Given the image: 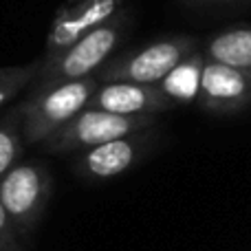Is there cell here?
<instances>
[{
  "label": "cell",
  "instance_id": "cell-1",
  "mask_svg": "<svg viewBox=\"0 0 251 251\" xmlns=\"http://www.w3.org/2000/svg\"><path fill=\"white\" fill-rule=\"evenodd\" d=\"M97 86L100 79L95 75L49 86H31V93L18 104L25 143L42 146L51 134H55L62 126L86 108Z\"/></svg>",
  "mask_w": 251,
  "mask_h": 251
},
{
  "label": "cell",
  "instance_id": "cell-2",
  "mask_svg": "<svg viewBox=\"0 0 251 251\" xmlns=\"http://www.w3.org/2000/svg\"><path fill=\"white\" fill-rule=\"evenodd\" d=\"M130 26V11L124 9L113 20L97 26L82 40L71 44L66 51L57 53L55 57H40V71L31 86H49L57 82L93 77L101 71L106 62L113 60L119 42Z\"/></svg>",
  "mask_w": 251,
  "mask_h": 251
},
{
  "label": "cell",
  "instance_id": "cell-3",
  "mask_svg": "<svg viewBox=\"0 0 251 251\" xmlns=\"http://www.w3.org/2000/svg\"><path fill=\"white\" fill-rule=\"evenodd\" d=\"M201 51V42L194 35H165L154 42L113 57L95 75L100 84L106 82H132V84H159L178 62Z\"/></svg>",
  "mask_w": 251,
  "mask_h": 251
},
{
  "label": "cell",
  "instance_id": "cell-4",
  "mask_svg": "<svg viewBox=\"0 0 251 251\" xmlns=\"http://www.w3.org/2000/svg\"><path fill=\"white\" fill-rule=\"evenodd\" d=\"M156 117L152 115H115L106 110L84 108L69 124H64L55 134L42 143L47 152L64 154V152H82L100 143L122 139L128 134L146 132L156 128Z\"/></svg>",
  "mask_w": 251,
  "mask_h": 251
},
{
  "label": "cell",
  "instance_id": "cell-5",
  "mask_svg": "<svg viewBox=\"0 0 251 251\" xmlns=\"http://www.w3.org/2000/svg\"><path fill=\"white\" fill-rule=\"evenodd\" d=\"M51 192L53 176L42 161H18L0 178V203L20 236L33 234L47 212Z\"/></svg>",
  "mask_w": 251,
  "mask_h": 251
},
{
  "label": "cell",
  "instance_id": "cell-6",
  "mask_svg": "<svg viewBox=\"0 0 251 251\" xmlns=\"http://www.w3.org/2000/svg\"><path fill=\"white\" fill-rule=\"evenodd\" d=\"M152 146H154L152 130L100 143L95 148L77 152V156L73 159V172L88 183L110 181L141 163Z\"/></svg>",
  "mask_w": 251,
  "mask_h": 251
},
{
  "label": "cell",
  "instance_id": "cell-7",
  "mask_svg": "<svg viewBox=\"0 0 251 251\" xmlns=\"http://www.w3.org/2000/svg\"><path fill=\"white\" fill-rule=\"evenodd\" d=\"M124 9V0H71V2L62 4L53 16L42 57L49 60V57H55L57 53L66 51L71 44L82 40L97 26L113 20Z\"/></svg>",
  "mask_w": 251,
  "mask_h": 251
},
{
  "label": "cell",
  "instance_id": "cell-8",
  "mask_svg": "<svg viewBox=\"0 0 251 251\" xmlns=\"http://www.w3.org/2000/svg\"><path fill=\"white\" fill-rule=\"evenodd\" d=\"M196 104L214 115H238L251 106V73L205 57Z\"/></svg>",
  "mask_w": 251,
  "mask_h": 251
},
{
  "label": "cell",
  "instance_id": "cell-9",
  "mask_svg": "<svg viewBox=\"0 0 251 251\" xmlns=\"http://www.w3.org/2000/svg\"><path fill=\"white\" fill-rule=\"evenodd\" d=\"M86 108L106 110L115 115H156L174 108L170 97L159 84H132V82H106L100 84Z\"/></svg>",
  "mask_w": 251,
  "mask_h": 251
},
{
  "label": "cell",
  "instance_id": "cell-10",
  "mask_svg": "<svg viewBox=\"0 0 251 251\" xmlns=\"http://www.w3.org/2000/svg\"><path fill=\"white\" fill-rule=\"evenodd\" d=\"M201 51L212 62L251 73V26H231L218 31L205 40Z\"/></svg>",
  "mask_w": 251,
  "mask_h": 251
},
{
  "label": "cell",
  "instance_id": "cell-11",
  "mask_svg": "<svg viewBox=\"0 0 251 251\" xmlns=\"http://www.w3.org/2000/svg\"><path fill=\"white\" fill-rule=\"evenodd\" d=\"M205 55L203 51H196L178 62L168 75L159 82V88L170 97L174 106L176 104H194L199 101L201 79H203Z\"/></svg>",
  "mask_w": 251,
  "mask_h": 251
},
{
  "label": "cell",
  "instance_id": "cell-12",
  "mask_svg": "<svg viewBox=\"0 0 251 251\" xmlns=\"http://www.w3.org/2000/svg\"><path fill=\"white\" fill-rule=\"evenodd\" d=\"M25 137H22V117L20 108H11L0 117V178L20 161Z\"/></svg>",
  "mask_w": 251,
  "mask_h": 251
},
{
  "label": "cell",
  "instance_id": "cell-13",
  "mask_svg": "<svg viewBox=\"0 0 251 251\" xmlns=\"http://www.w3.org/2000/svg\"><path fill=\"white\" fill-rule=\"evenodd\" d=\"M40 71V60L25 66H4L0 69V106L9 104L16 95H20L25 88L35 82V75Z\"/></svg>",
  "mask_w": 251,
  "mask_h": 251
},
{
  "label": "cell",
  "instance_id": "cell-14",
  "mask_svg": "<svg viewBox=\"0 0 251 251\" xmlns=\"http://www.w3.org/2000/svg\"><path fill=\"white\" fill-rule=\"evenodd\" d=\"M20 234H18L13 221L9 218L4 205L0 203V251H20Z\"/></svg>",
  "mask_w": 251,
  "mask_h": 251
},
{
  "label": "cell",
  "instance_id": "cell-15",
  "mask_svg": "<svg viewBox=\"0 0 251 251\" xmlns=\"http://www.w3.org/2000/svg\"><path fill=\"white\" fill-rule=\"evenodd\" d=\"M181 4L192 11H221V9H234L251 4V0H181Z\"/></svg>",
  "mask_w": 251,
  "mask_h": 251
}]
</instances>
